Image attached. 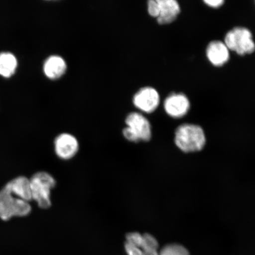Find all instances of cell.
<instances>
[{
    "instance_id": "cell-15",
    "label": "cell",
    "mask_w": 255,
    "mask_h": 255,
    "mask_svg": "<svg viewBox=\"0 0 255 255\" xmlns=\"http://www.w3.org/2000/svg\"><path fill=\"white\" fill-rule=\"evenodd\" d=\"M126 238V242L141 248L142 241V235L140 234L138 232L129 233V234L127 235Z\"/></svg>"
},
{
    "instance_id": "cell-5",
    "label": "cell",
    "mask_w": 255,
    "mask_h": 255,
    "mask_svg": "<svg viewBox=\"0 0 255 255\" xmlns=\"http://www.w3.org/2000/svg\"><path fill=\"white\" fill-rule=\"evenodd\" d=\"M164 107L169 116L173 119H181L189 112L190 103L186 95L174 93L165 99Z\"/></svg>"
},
{
    "instance_id": "cell-13",
    "label": "cell",
    "mask_w": 255,
    "mask_h": 255,
    "mask_svg": "<svg viewBox=\"0 0 255 255\" xmlns=\"http://www.w3.org/2000/svg\"><path fill=\"white\" fill-rule=\"evenodd\" d=\"M159 254V255H190L186 248L178 244L167 245Z\"/></svg>"
},
{
    "instance_id": "cell-7",
    "label": "cell",
    "mask_w": 255,
    "mask_h": 255,
    "mask_svg": "<svg viewBox=\"0 0 255 255\" xmlns=\"http://www.w3.org/2000/svg\"><path fill=\"white\" fill-rule=\"evenodd\" d=\"M159 95L155 89L151 87L141 88L133 98L136 108L146 113H151L157 109L159 104Z\"/></svg>"
},
{
    "instance_id": "cell-19",
    "label": "cell",
    "mask_w": 255,
    "mask_h": 255,
    "mask_svg": "<svg viewBox=\"0 0 255 255\" xmlns=\"http://www.w3.org/2000/svg\"><path fill=\"white\" fill-rule=\"evenodd\" d=\"M204 2L210 7L217 8L221 7L225 1L223 0H205Z\"/></svg>"
},
{
    "instance_id": "cell-10",
    "label": "cell",
    "mask_w": 255,
    "mask_h": 255,
    "mask_svg": "<svg viewBox=\"0 0 255 255\" xmlns=\"http://www.w3.org/2000/svg\"><path fill=\"white\" fill-rule=\"evenodd\" d=\"M157 2L159 5L158 23L159 24L171 23L180 14V4L175 0H157Z\"/></svg>"
},
{
    "instance_id": "cell-11",
    "label": "cell",
    "mask_w": 255,
    "mask_h": 255,
    "mask_svg": "<svg viewBox=\"0 0 255 255\" xmlns=\"http://www.w3.org/2000/svg\"><path fill=\"white\" fill-rule=\"evenodd\" d=\"M67 69L65 60L59 56H52L44 64L43 70L47 78L57 79L65 74Z\"/></svg>"
},
{
    "instance_id": "cell-4",
    "label": "cell",
    "mask_w": 255,
    "mask_h": 255,
    "mask_svg": "<svg viewBox=\"0 0 255 255\" xmlns=\"http://www.w3.org/2000/svg\"><path fill=\"white\" fill-rule=\"evenodd\" d=\"M224 43L229 50L234 51L240 56L249 55L255 50L253 34L246 27H237L228 31Z\"/></svg>"
},
{
    "instance_id": "cell-20",
    "label": "cell",
    "mask_w": 255,
    "mask_h": 255,
    "mask_svg": "<svg viewBox=\"0 0 255 255\" xmlns=\"http://www.w3.org/2000/svg\"><path fill=\"white\" fill-rule=\"evenodd\" d=\"M142 255H159L157 251H142Z\"/></svg>"
},
{
    "instance_id": "cell-14",
    "label": "cell",
    "mask_w": 255,
    "mask_h": 255,
    "mask_svg": "<svg viewBox=\"0 0 255 255\" xmlns=\"http://www.w3.org/2000/svg\"><path fill=\"white\" fill-rule=\"evenodd\" d=\"M158 243L156 239L150 234L142 235V241L141 249L142 251H157Z\"/></svg>"
},
{
    "instance_id": "cell-1",
    "label": "cell",
    "mask_w": 255,
    "mask_h": 255,
    "mask_svg": "<svg viewBox=\"0 0 255 255\" xmlns=\"http://www.w3.org/2000/svg\"><path fill=\"white\" fill-rule=\"evenodd\" d=\"M32 200L30 180L20 176L9 181L0 190V219L9 221L12 217H24L30 214Z\"/></svg>"
},
{
    "instance_id": "cell-6",
    "label": "cell",
    "mask_w": 255,
    "mask_h": 255,
    "mask_svg": "<svg viewBox=\"0 0 255 255\" xmlns=\"http://www.w3.org/2000/svg\"><path fill=\"white\" fill-rule=\"evenodd\" d=\"M55 151L59 158L68 160L74 157L79 151V142L76 137L68 133H63L55 140Z\"/></svg>"
},
{
    "instance_id": "cell-2",
    "label": "cell",
    "mask_w": 255,
    "mask_h": 255,
    "mask_svg": "<svg viewBox=\"0 0 255 255\" xmlns=\"http://www.w3.org/2000/svg\"><path fill=\"white\" fill-rule=\"evenodd\" d=\"M174 142L183 152H197L202 150L205 146L206 135L202 127L194 124H184L175 130Z\"/></svg>"
},
{
    "instance_id": "cell-16",
    "label": "cell",
    "mask_w": 255,
    "mask_h": 255,
    "mask_svg": "<svg viewBox=\"0 0 255 255\" xmlns=\"http://www.w3.org/2000/svg\"><path fill=\"white\" fill-rule=\"evenodd\" d=\"M148 11L153 17L157 18L159 15V5L157 0H149L148 1Z\"/></svg>"
},
{
    "instance_id": "cell-12",
    "label": "cell",
    "mask_w": 255,
    "mask_h": 255,
    "mask_svg": "<svg viewBox=\"0 0 255 255\" xmlns=\"http://www.w3.org/2000/svg\"><path fill=\"white\" fill-rule=\"evenodd\" d=\"M17 62L15 56L10 53L0 54V75L8 78L17 68Z\"/></svg>"
},
{
    "instance_id": "cell-3",
    "label": "cell",
    "mask_w": 255,
    "mask_h": 255,
    "mask_svg": "<svg viewBox=\"0 0 255 255\" xmlns=\"http://www.w3.org/2000/svg\"><path fill=\"white\" fill-rule=\"evenodd\" d=\"M29 180L32 200L36 201L40 208H49L52 205L51 190L56 184L55 178L47 172L40 171L34 174Z\"/></svg>"
},
{
    "instance_id": "cell-18",
    "label": "cell",
    "mask_w": 255,
    "mask_h": 255,
    "mask_svg": "<svg viewBox=\"0 0 255 255\" xmlns=\"http://www.w3.org/2000/svg\"><path fill=\"white\" fill-rule=\"evenodd\" d=\"M123 135L127 140H128L129 141L132 142H139L138 137L135 135V133H133L131 129L129 128L128 127H127L126 128L124 129Z\"/></svg>"
},
{
    "instance_id": "cell-17",
    "label": "cell",
    "mask_w": 255,
    "mask_h": 255,
    "mask_svg": "<svg viewBox=\"0 0 255 255\" xmlns=\"http://www.w3.org/2000/svg\"><path fill=\"white\" fill-rule=\"evenodd\" d=\"M125 248L128 255H142V251L141 248L128 242L126 243Z\"/></svg>"
},
{
    "instance_id": "cell-8",
    "label": "cell",
    "mask_w": 255,
    "mask_h": 255,
    "mask_svg": "<svg viewBox=\"0 0 255 255\" xmlns=\"http://www.w3.org/2000/svg\"><path fill=\"white\" fill-rule=\"evenodd\" d=\"M126 123L127 127L138 137L139 141H148L152 136L150 123L142 114L132 113L127 116Z\"/></svg>"
},
{
    "instance_id": "cell-9",
    "label": "cell",
    "mask_w": 255,
    "mask_h": 255,
    "mask_svg": "<svg viewBox=\"0 0 255 255\" xmlns=\"http://www.w3.org/2000/svg\"><path fill=\"white\" fill-rule=\"evenodd\" d=\"M206 56L209 62L215 66H222L229 61L230 58L229 50L223 41H212L206 49Z\"/></svg>"
}]
</instances>
